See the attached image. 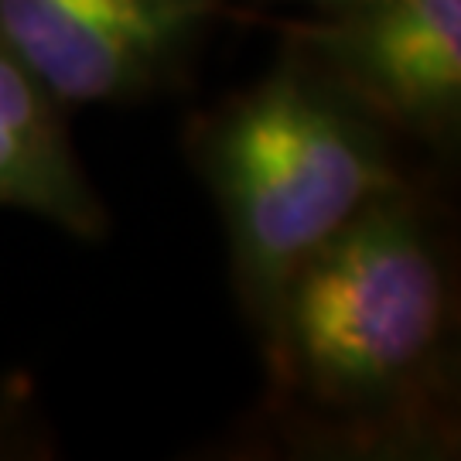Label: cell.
<instances>
[{"label":"cell","mask_w":461,"mask_h":461,"mask_svg":"<svg viewBox=\"0 0 461 461\" xmlns=\"http://www.w3.org/2000/svg\"><path fill=\"white\" fill-rule=\"evenodd\" d=\"M249 308L270 321L294 270L386 188L376 123L312 68H277L236 99L205 144Z\"/></svg>","instance_id":"1"},{"label":"cell","mask_w":461,"mask_h":461,"mask_svg":"<svg viewBox=\"0 0 461 461\" xmlns=\"http://www.w3.org/2000/svg\"><path fill=\"white\" fill-rule=\"evenodd\" d=\"M445 318L438 253L393 185L297 267L267 329L287 379L314 403L366 413L420 383Z\"/></svg>","instance_id":"2"},{"label":"cell","mask_w":461,"mask_h":461,"mask_svg":"<svg viewBox=\"0 0 461 461\" xmlns=\"http://www.w3.org/2000/svg\"><path fill=\"white\" fill-rule=\"evenodd\" d=\"M219 0H0V38L59 103L140 93Z\"/></svg>","instance_id":"3"},{"label":"cell","mask_w":461,"mask_h":461,"mask_svg":"<svg viewBox=\"0 0 461 461\" xmlns=\"http://www.w3.org/2000/svg\"><path fill=\"white\" fill-rule=\"evenodd\" d=\"M308 41L348 89L413 127L447 123L461 99V0H352Z\"/></svg>","instance_id":"4"},{"label":"cell","mask_w":461,"mask_h":461,"mask_svg":"<svg viewBox=\"0 0 461 461\" xmlns=\"http://www.w3.org/2000/svg\"><path fill=\"white\" fill-rule=\"evenodd\" d=\"M0 205L76 236L103 232V209L72 154L59 99L0 38Z\"/></svg>","instance_id":"5"},{"label":"cell","mask_w":461,"mask_h":461,"mask_svg":"<svg viewBox=\"0 0 461 461\" xmlns=\"http://www.w3.org/2000/svg\"><path fill=\"white\" fill-rule=\"evenodd\" d=\"M339 4H352V0H339Z\"/></svg>","instance_id":"6"}]
</instances>
